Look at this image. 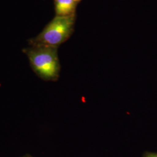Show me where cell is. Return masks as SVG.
<instances>
[{
    "label": "cell",
    "mask_w": 157,
    "mask_h": 157,
    "mask_svg": "<svg viewBox=\"0 0 157 157\" xmlns=\"http://www.w3.org/2000/svg\"><path fill=\"white\" fill-rule=\"evenodd\" d=\"M81 0H75V1L76 2H78H78H80Z\"/></svg>",
    "instance_id": "obj_5"
},
{
    "label": "cell",
    "mask_w": 157,
    "mask_h": 157,
    "mask_svg": "<svg viewBox=\"0 0 157 157\" xmlns=\"http://www.w3.org/2000/svg\"><path fill=\"white\" fill-rule=\"evenodd\" d=\"M76 14L56 16L34 38L29 40L30 45H45L58 47L70 38L74 30Z\"/></svg>",
    "instance_id": "obj_2"
},
{
    "label": "cell",
    "mask_w": 157,
    "mask_h": 157,
    "mask_svg": "<svg viewBox=\"0 0 157 157\" xmlns=\"http://www.w3.org/2000/svg\"><path fill=\"white\" fill-rule=\"evenodd\" d=\"M77 4L75 0H54L56 16L66 17L76 14Z\"/></svg>",
    "instance_id": "obj_3"
},
{
    "label": "cell",
    "mask_w": 157,
    "mask_h": 157,
    "mask_svg": "<svg viewBox=\"0 0 157 157\" xmlns=\"http://www.w3.org/2000/svg\"><path fill=\"white\" fill-rule=\"evenodd\" d=\"M143 157H157V152H146Z\"/></svg>",
    "instance_id": "obj_4"
},
{
    "label": "cell",
    "mask_w": 157,
    "mask_h": 157,
    "mask_svg": "<svg viewBox=\"0 0 157 157\" xmlns=\"http://www.w3.org/2000/svg\"><path fill=\"white\" fill-rule=\"evenodd\" d=\"M23 52L28 58L36 75L43 80L56 82L59 78L61 65L58 48L45 45H30Z\"/></svg>",
    "instance_id": "obj_1"
}]
</instances>
